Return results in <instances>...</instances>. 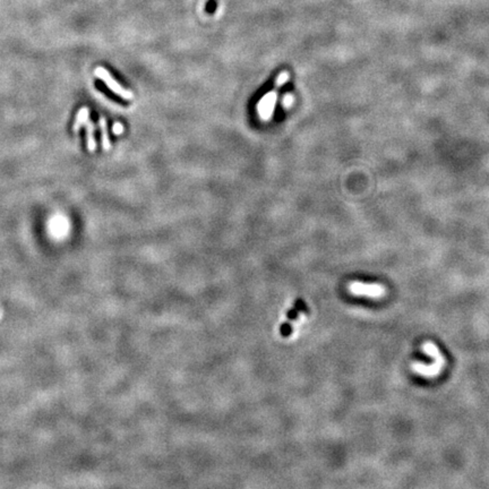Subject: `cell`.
Listing matches in <instances>:
<instances>
[{"instance_id": "1", "label": "cell", "mask_w": 489, "mask_h": 489, "mask_svg": "<svg viewBox=\"0 0 489 489\" xmlns=\"http://www.w3.org/2000/svg\"><path fill=\"white\" fill-rule=\"evenodd\" d=\"M422 351L429 355L433 359V364L425 365L421 363H413L411 365V369L418 375H421L423 377H435L441 374L442 369L445 367L446 359L442 352L439 351L436 344H434L431 341L425 342L422 344Z\"/></svg>"}, {"instance_id": "2", "label": "cell", "mask_w": 489, "mask_h": 489, "mask_svg": "<svg viewBox=\"0 0 489 489\" xmlns=\"http://www.w3.org/2000/svg\"><path fill=\"white\" fill-rule=\"evenodd\" d=\"M94 75L99 78V80H101L103 83H105L106 85L110 88L113 93H115V94L119 95L120 97L123 99V100L132 101L133 99H134V94H133L129 90L123 88L120 84L111 76V74L109 73L106 68L100 66L96 67L94 71Z\"/></svg>"}, {"instance_id": "3", "label": "cell", "mask_w": 489, "mask_h": 489, "mask_svg": "<svg viewBox=\"0 0 489 489\" xmlns=\"http://www.w3.org/2000/svg\"><path fill=\"white\" fill-rule=\"evenodd\" d=\"M349 291L355 296H364L369 298H382L386 295V289L382 284L352 282L349 284Z\"/></svg>"}, {"instance_id": "4", "label": "cell", "mask_w": 489, "mask_h": 489, "mask_svg": "<svg viewBox=\"0 0 489 489\" xmlns=\"http://www.w3.org/2000/svg\"><path fill=\"white\" fill-rule=\"evenodd\" d=\"M278 88L270 91L269 93L260 99L257 103V113L260 118V120L269 121L274 115V110L278 102Z\"/></svg>"}, {"instance_id": "5", "label": "cell", "mask_w": 489, "mask_h": 489, "mask_svg": "<svg viewBox=\"0 0 489 489\" xmlns=\"http://www.w3.org/2000/svg\"><path fill=\"white\" fill-rule=\"evenodd\" d=\"M88 116H90V110H88L87 107H83L80 109L77 116L75 118V122L73 125V131L75 133H78L81 131L82 126L84 123H86L88 120Z\"/></svg>"}, {"instance_id": "6", "label": "cell", "mask_w": 489, "mask_h": 489, "mask_svg": "<svg viewBox=\"0 0 489 489\" xmlns=\"http://www.w3.org/2000/svg\"><path fill=\"white\" fill-rule=\"evenodd\" d=\"M99 127H100V131H101V134H102V137H101L102 149L105 151H109L111 149V142H110V137H109V133H108L107 120L103 117H101L100 119H99Z\"/></svg>"}, {"instance_id": "7", "label": "cell", "mask_w": 489, "mask_h": 489, "mask_svg": "<svg viewBox=\"0 0 489 489\" xmlns=\"http://www.w3.org/2000/svg\"><path fill=\"white\" fill-rule=\"evenodd\" d=\"M94 123L92 121L86 122V142H87V150L90 152H94L96 150V141L94 137Z\"/></svg>"}, {"instance_id": "8", "label": "cell", "mask_w": 489, "mask_h": 489, "mask_svg": "<svg viewBox=\"0 0 489 489\" xmlns=\"http://www.w3.org/2000/svg\"><path fill=\"white\" fill-rule=\"evenodd\" d=\"M292 332H294V328H292V325H291L290 322H285V323L281 325L280 334L282 335L283 338H289L290 335L292 334Z\"/></svg>"}, {"instance_id": "9", "label": "cell", "mask_w": 489, "mask_h": 489, "mask_svg": "<svg viewBox=\"0 0 489 489\" xmlns=\"http://www.w3.org/2000/svg\"><path fill=\"white\" fill-rule=\"evenodd\" d=\"M288 80H289V73L288 72H281L278 75V77H276L275 87L280 88L281 86H283L284 84L288 82Z\"/></svg>"}, {"instance_id": "10", "label": "cell", "mask_w": 489, "mask_h": 489, "mask_svg": "<svg viewBox=\"0 0 489 489\" xmlns=\"http://www.w3.org/2000/svg\"><path fill=\"white\" fill-rule=\"evenodd\" d=\"M219 6V2L217 0H207L205 4V12L209 14H214Z\"/></svg>"}, {"instance_id": "11", "label": "cell", "mask_w": 489, "mask_h": 489, "mask_svg": "<svg viewBox=\"0 0 489 489\" xmlns=\"http://www.w3.org/2000/svg\"><path fill=\"white\" fill-rule=\"evenodd\" d=\"M295 308L297 309L299 313H305V314L308 313L307 305H306L305 301L303 299H300V298H298L297 300L295 301Z\"/></svg>"}, {"instance_id": "12", "label": "cell", "mask_w": 489, "mask_h": 489, "mask_svg": "<svg viewBox=\"0 0 489 489\" xmlns=\"http://www.w3.org/2000/svg\"><path fill=\"white\" fill-rule=\"evenodd\" d=\"M299 312L297 309H296L295 307L294 308H291L288 310V313H286V318H288L289 320H297L298 317H299Z\"/></svg>"}, {"instance_id": "13", "label": "cell", "mask_w": 489, "mask_h": 489, "mask_svg": "<svg viewBox=\"0 0 489 489\" xmlns=\"http://www.w3.org/2000/svg\"><path fill=\"white\" fill-rule=\"evenodd\" d=\"M112 132H113V134H116V135L122 134V133H123V126H122V123H120V122H115V123H113Z\"/></svg>"}, {"instance_id": "14", "label": "cell", "mask_w": 489, "mask_h": 489, "mask_svg": "<svg viewBox=\"0 0 489 489\" xmlns=\"http://www.w3.org/2000/svg\"><path fill=\"white\" fill-rule=\"evenodd\" d=\"M291 105H292V95L286 94V95L283 97V106H284L285 108H289Z\"/></svg>"}]
</instances>
